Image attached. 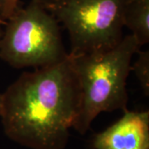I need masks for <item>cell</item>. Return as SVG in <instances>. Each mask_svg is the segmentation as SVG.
Returning a JSON list of instances; mask_svg holds the SVG:
<instances>
[{
  "mask_svg": "<svg viewBox=\"0 0 149 149\" xmlns=\"http://www.w3.org/2000/svg\"><path fill=\"white\" fill-rule=\"evenodd\" d=\"M9 1H10L11 5H12V7L13 8V9H14V10L16 9L18 6H19V4H18L19 0H9ZM37 1H38L39 3H41L43 4L44 7L46 8L47 6L49 5V4H51V3H52L55 2L56 0H37Z\"/></svg>",
  "mask_w": 149,
  "mask_h": 149,
  "instance_id": "9c48e42d",
  "label": "cell"
},
{
  "mask_svg": "<svg viewBox=\"0 0 149 149\" xmlns=\"http://www.w3.org/2000/svg\"><path fill=\"white\" fill-rule=\"evenodd\" d=\"M1 100H2V93H0V109H1Z\"/></svg>",
  "mask_w": 149,
  "mask_h": 149,
  "instance_id": "8fae6325",
  "label": "cell"
},
{
  "mask_svg": "<svg viewBox=\"0 0 149 149\" xmlns=\"http://www.w3.org/2000/svg\"><path fill=\"white\" fill-rule=\"evenodd\" d=\"M2 19L0 18V40H1V37H2V35H3V28H2Z\"/></svg>",
  "mask_w": 149,
  "mask_h": 149,
  "instance_id": "30bf717a",
  "label": "cell"
},
{
  "mask_svg": "<svg viewBox=\"0 0 149 149\" xmlns=\"http://www.w3.org/2000/svg\"><path fill=\"white\" fill-rule=\"evenodd\" d=\"M9 0H0V18L7 20L14 12Z\"/></svg>",
  "mask_w": 149,
  "mask_h": 149,
  "instance_id": "ba28073f",
  "label": "cell"
},
{
  "mask_svg": "<svg viewBox=\"0 0 149 149\" xmlns=\"http://www.w3.org/2000/svg\"><path fill=\"white\" fill-rule=\"evenodd\" d=\"M67 57L58 21L38 1L18 6L7 19L0 40V59L12 67L39 69Z\"/></svg>",
  "mask_w": 149,
  "mask_h": 149,
  "instance_id": "3957f363",
  "label": "cell"
},
{
  "mask_svg": "<svg viewBox=\"0 0 149 149\" xmlns=\"http://www.w3.org/2000/svg\"><path fill=\"white\" fill-rule=\"evenodd\" d=\"M128 0H56L46 7L68 31L70 55L110 50L123 38Z\"/></svg>",
  "mask_w": 149,
  "mask_h": 149,
  "instance_id": "277c9868",
  "label": "cell"
},
{
  "mask_svg": "<svg viewBox=\"0 0 149 149\" xmlns=\"http://www.w3.org/2000/svg\"><path fill=\"white\" fill-rule=\"evenodd\" d=\"M80 91L68 57L22 74L2 93L5 134L32 149H64L78 111Z\"/></svg>",
  "mask_w": 149,
  "mask_h": 149,
  "instance_id": "6da1fadb",
  "label": "cell"
},
{
  "mask_svg": "<svg viewBox=\"0 0 149 149\" xmlns=\"http://www.w3.org/2000/svg\"><path fill=\"white\" fill-rule=\"evenodd\" d=\"M138 57L131 70H133L145 95H149V51H138Z\"/></svg>",
  "mask_w": 149,
  "mask_h": 149,
  "instance_id": "52a82bcc",
  "label": "cell"
},
{
  "mask_svg": "<svg viewBox=\"0 0 149 149\" xmlns=\"http://www.w3.org/2000/svg\"><path fill=\"white\" fill-rule=\"evenodd\" d=\"M117 122L98 133L95 149H149V112H123Z\"/></svg>",
  "mask_w": 149,
  "mask_h": 149,
  "instance_id": "5b68a950",
  "label": "cell"
},
{
  "mask_svg": "<svg viewBox=\"0 0 149 149\" xmlns=\"http://www.w3.org/2000/svg\"><path fill=\"white\" fill-rule=\"evenodd\" d=\"M123 27H128L139 47L149 42V0H128L123 12Z\"/></svg>",
  "mask_w": 149,
  "mask_h": 149,
  "instance_id": "8992f818",
  "label": "cell"
},
{
  "mask_svg": "<svg viewBox=\"0 0 149 149\" xmlns=\"http://www.w3.org/2000/svg\"><path fill=\"white\" fill-rule=\"evenodd\" d=\"M139 48L136 38L128 34L105 52L69 54L80 91L78 111L72 126L78 133H86L93 120L103 112L128 110L127 79L133 55Z\"/></svg>",
  "mask_w": 149,
  "mask_h": 149,
  "instance_id": "7a4b0ae2",
  "label": "cell"
}]
</instances>
